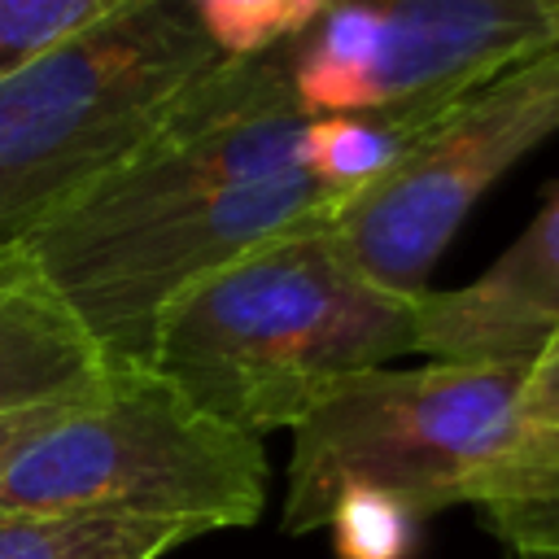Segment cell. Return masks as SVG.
I'll return each instance as SVG.
<instances>
[{
    "label": "cell",
    "instance_id": "obj_12",
    "mask_svg": "<svg viewBox=\"0 0 559 559\" xmlns=\"http://www.w3.org/2000/svg\"><path fill=\"white\" fill-rule=\"evenodd\" d=\"M223 57H258L301 35L332 0H188Z\"/></svg>",
    "mask_w": 559,
    "mask_h": 559
},
{
    "label": "cell",
    "instance_id": "obj_11",
    "mask_svg": "<svg viewBox=\"0 0 559 559\" xmlns=\"http://www.w3.org/2000/svg\"><path fill=\"white\" fill-rule=\"evenodd\" d=\"M419 511L402 498L371 489V485H345L323 528L332 533L336 559H415L419 555Z\"/></svg>",
    "mask_w": 559,
    "mask_h": 559
},
{
    "label": "cell",
    "instance_id": "obj_7",
    "mask_svg": "<svg viewBox=\"0 0 559 559\" xmlns=\"http://www.w3.org/2000/svg\"><path fill=\"white\" fill-rule=\"evenodd\" d=\"M559 341V183L533 223L467 284L419 297L415 354L528 371Z\"/></svg>",
    "mask_w": 559,
    "mask_h": 559
},
{
    "label": "cell",
    "instance_id": "obj_6",
    "mask_svg": "<svg viewBox=\"0 0 559 559\" xmlns=\"http://www.w3.org/2000/svg\"><path fill=\"white\" fill-rule=\"evenodd\" d=\"M559 48V0H332L284 44L310 114L454 100Z\"/></svg>",
    "mask_w": 559,
    "mask_h": 559
},
{
    "label": "cell",
    "instance_id": "obj_3",
    "mask_svg": "<svg viewBox=\"0 0 559 559\" xmlns=\"http://www.w3.org/2000/svg\"><path fill=\"white\" fill-rule=\"evenodd\" d=\"M223 52L188 0H135L0 79V249L122 166Z\"/></svg>",
    "mask_w": 559,
    "mask_h": 559
},
{
    "label": "cell",
    "instance_id": "obj_2",
    "mask_svg": "<svg viewBox=\"0 0 559 559\" xmlns=\"http://www.w3.org/2000/svg\"><path fill=\"white\" fill-rule=\"evenodd\" d=\"M262 437L197 406L144 358H109L96 384L0 463V507L197 520L245 528L266 507Z\"/></svg>",
    "mask_w": 559,
    "mask_h": 559
},
{
    "label": "cell",
    "instance_id": "obj_5",
    "mask_svg": "<svg viewBox=\"0 0 559 559\" xmlns=\"http://www.w3.org/2000/svg\"><path fill=\"white\" fill-rule=\"evenodd\" d=\"M559 131V48L450 100L406 157L332 223L336 249L376 284L424 297L472 205L542 140Z\"/></svg>",
    "mask_w": 559,
    "mask_h": 559
},
{
    "label": "cell",
    "instance_id": "obj_13",
    "mask_svg": "<svg viewBox=\"0 0 559 559\" xmlns=\"http://www.w3.org/2000/svg\"><path fill=\"white\" fill-rule=\"evenodd\" d=\"M135 0H0V79Z\"/></svg>",
    "mask_w": 559,
    "mask_h": 559
},
{
    "label": "cell",
    "instance_id": "obj_8",
    "mask_svg": "<svg viewBox=\"0 0 559 559\" xmlns=\"http://www.w3.org/2000/svg\"><path fill=\"white\" fill-rule=\"evenodd\" d=\"M100 345L39 280L26 253L0 249V463L105 371Z\"/></svg>",
    "mask_w": 559,
    "mask_h": 559
},
{
    "label": "cell",
    "instance_id": "obj_9",
    "mask_svg": "<svg viewBox=\"0 0 559 559\" xmlns=\"http://www.w3.org/2000/svg\"><path fill=\"white\" fill-rule=\"evenodd\" d=\"M445 105L450 100L354 109V114H314L306 127V140H301V166L341 214L349 201L371 192L406 157V148L441 118Z\"/></svg>",
    "mask_w": 559,
    "mask_h": 559
},
{
    "label": "cell",
    "instance_id": "obj_1",
    "mask_svg": "<svg viewBox=\"0 0 559 559\" xmlns=\"http://www.w3.org/2000/svg\"><path fill=\"white\" fill-rule=\"evenodd\" d=\"M419 297L367 280L328 223L253 245L188 284L144 362L240 432L293 428L336 380L415 354Z\"/></svg>",
    "mask_w": 559,
    "mask_h": 559
},
{
    "label": "cell",
    "instance_id": "obj_4",
    "mask_svg": "<svg viewBox=\"0 0 559 559\" xmlns=\"http://www.w3.org/2000/svg\"><path fill=\"white\" fill-rule=\"evenodd\" d=\"M520 367H367L336 380L297 424L284 533H314L345 485H371L419 515L480 507L520 437Z\"/></svg>",
    "mask_w": 559,
    "mask_h": 559
},
{
    "label": "cell",
    "instance_id": "obj_10",
    "mask_svg": "<svg viewBox=\"0 0 559 559\" xmlns=\"http://www.w3.org/2000/svg\"><path fill=\"white\" fill-rule=\"evenodd\" d=\"M201 533L197 520L0 507V559H166Z\"/></svg>",
    "mask_w": 559,
    "mask_h": 559
}]
</instances>
